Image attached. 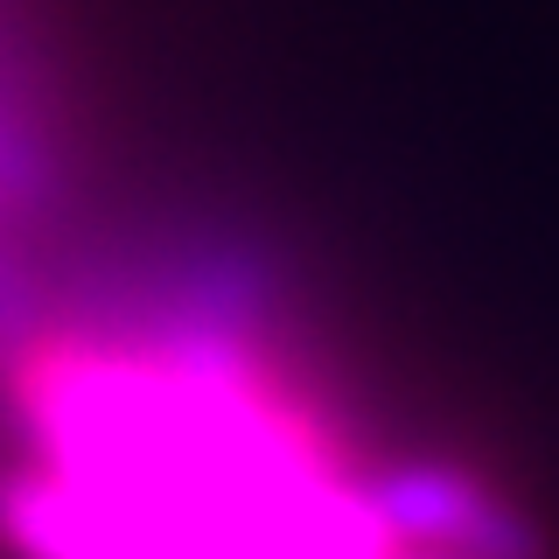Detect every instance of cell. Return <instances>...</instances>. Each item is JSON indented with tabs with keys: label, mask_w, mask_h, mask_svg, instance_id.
I'll use <instances>...</instances> for the list:
<instances>
[{
	"label": "cell",
	"mask_w": 559,
	"mask_h": 559,
	"mask_svg": "<svg viewBox=\"0 0 559 559\" xmlns=\"http://www.w3.org/2000/svg\"><path fill=\"white\" fill-rule=\"evenodd\" d=\"M8 322L28 559H532L497 483L384 441L252 308Z\"/></svg>",
	"instance_id": "6da1fadb"
}]
</instances>
